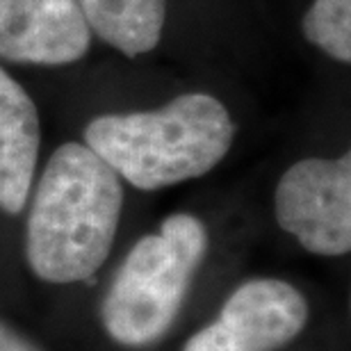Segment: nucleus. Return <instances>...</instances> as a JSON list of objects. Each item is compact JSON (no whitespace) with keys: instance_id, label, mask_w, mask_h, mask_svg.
I'll return each instance as SVG.
<instances>
[{"instance_id":"10","label":"nucleus","mask_w":351,"mask_h":351,"mask_svg":"<svg viewBox=\"0 0 351 351\" xmlns=\"http://www.w3.org/2000/svg\"><path fill=\"white\" fill-rule=\"evenodd\" d=\"M0 351H44V349L0 319Z\"/></svg>"},{"instance_id":"2","label":"nucleus","mask_w":351,"mask_h":351,"mask_svg":"<svg viewBox=\"0 0 351 351\" xmlns=\"http://www.w3.org/2000/svg\"><path fill=\"white\" fill-rule=\"evenodd\" d=\"M235 123L219 98L189 91L165 108L101 114L85 128V144L119 178L153 192L199 178L226 158Z\"/></svg>"},{"instance_id":"1","label":"nucleus","mask_w":351,"mask_h":351,"mask_svg":"<svg viewBox=\"0 0 351 351\" xmlns=\"http://www.w3.org/2000/svg\"><path fill=\"white\" fill-rule=\"evenodd\" d=\"M123 210L121 178L87 144H62L32 196L25 256L46 283H78L101 269Z\"/></svg>"},{"instance_id":"7","label":"nucleus","mask_w":351,"mask_h":351,"mask_svg":"<svg viewBox=\"0 0 351 351\" xmlns=\"http://www.w3.org/2000/svg\"><path fill=\"white\" fill-rule=\"evenodd\" d=\"M39 114L27 91L0 69V210L19 215L39 156Z\"/></svg>"},{"instance_id":"6","label":"nucleus","mask_w":351,"mask_h":351,"mask_svg":"<svg viewBox=\"0 0 351 351\" xmlns=\"http://www.w3.org/2000/svg\"><path fill=\"white\" fill-rule=\"evenodd\" d=\"M78 0H0V58L21 64H71L89 51Z\"/></svg>"},{"instance_id":"4","label":"nucleus","mask_w":351,"mask_h":351,"mask_svg":"<svg viewBox=\"0 0 351 351\" xmlns=\"http://www.w3.org/2000/svg\"><path fill=\"white\" fill-rule=\"evenodd\" d=\"M278 226L315 256L351 249V156L308 158L292 165L274 194Z\"/></svg>"},{"instance_id":"8","label":"nucleus","mask_w":351,"mask_h":351,"mask_svg":"<svg viewBox=\"0 0 351 351\" xmlns=\"http://www.w3.org/2000/svg\"><path fill=\"white\" fill-rule=\"evenodd\" d=\"M89 30L130 58L144 55L162 37L167 0H78Z\"/></svg>"},{"instance_id":"3","label":"nucleus","mask_w":351,"mask_h":351,"mask_svg":"<svg viewBox=\"0 0 351 351\" xmlns=\"http://www.w3.org/2000/svg\"><path fill=\"white\" fill-rule=\"evenodd\" d=\"M208 230L192 215L167 217L135 242L101 304L105 333L123 347H149L173 326L208 254Z\"/></svg>"},{"instance_id":"9","label":"nucleus","mask_w":351,"mask_h":351,"mask_svg":"<svg viewBox=\"0 0 351 351\" xmlns=\"http://www.w3.org/2000/svg\"><path fill=\"white\" fill-rule=\"evenodd\" d=\"M306 39L331 55L351 62V0H315L304 16Z\"/></svg>"},{"instance_id":"5","label":"nucleus","mask_w":351,"mask_h":351,"mask_svg":"<svg viewBox=\"0 0 351 351\" xmlns=\"http://www.w3.org/2000/svg\"><path fill=\"white\" fill-rule=\"evenodd\" d=\"M308 301L280 278L242 283L219 317L185 342L182 351H278L304 331Z\"/></svg>"}]
</instances>
